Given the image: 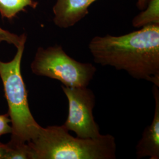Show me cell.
Returning a JSON list of instances; mask_svg holds the SVG:
<instances>
[{"label":"cell","mask_w":159,"mask_h":159,"mask_svg":"<svg viewBox=\"0 0 159 159\" xmlns=\"http://www.w3.org/2000/svg\"><path fill=\"white\" fill-rule=\"evenodd\" d=\"M97 0H56L53 6V22L61 29H68L89 14V7Z\"/></svg>","instance_id":"cell-6"},{"label":"cell","mask_w":159,"mask_h":159,"mask_svg":"<svg viewBox=\"0 0 159 159\" xmlns=\"http://www.w3.org/2000/svg\"><path fill=\"white\" fill-rule=\"evenodd\" d=\"M31 69L37 75L57 80L70 87H87L97 71L93 64L74 60L58 45L39 47Z\"/></svg>","instance_id":"cell-4"},{"label":"cell","mask_w":159,"mask_h":159,"mask_svg":"<svg viewBox=\"0 0 159 159\" xmlns=\"http://www.w3.org/2000/svg\"><path fill=\"white\" fill-rule=\"evenodd\" d=\"M24 34L18 35L17 34H14L6 30L2 29L0 27V43L5 41L8 44L16 46L17 48L22 40Z\"/></svg>","instance_id":"cell-11"},{"label":"cell","mask_w":159,"mask_h":159,"mask_svg":"<svg viewBox=\"0 0 159 159\" xmlns=\"http://www.w3.org/2000/svg\"><path fill=\"white\" fill-rule=\"evenodd\" d=\"M37 5L35 0H0V14L2 18L11 20L26 7L35 8Z\"/></svg>","instance_id":"cell-9"},{"label":"cell","mask_w":159,"mask_h":159,"mask_svg":"<svg viewBox=\"0 0 159 159\" xmlns=\"http://www.w3.org/2000/svg\"><path fill=\"white\" fill-rule=\"evenodd\" d=\"M33 159H115L116 143L110 134L94 139L72 136L61 125L40 127L28 142Z\"/></svg>","instance_id":"cell-2"},{"label":"cell","mask_w":159,"mask_h":159,"mask_svg":"<svg viewBox=\"0 0 159 159\" xmlns=\"http://www.w3.org/2000/svg\"><path fill=\"white\" fill-rule=\"evenodd\" d=\"M7 144L4 159H33L32 152L28 143L11 140Z\"/></svg>","instance_id":"cell-10"},{"label":"cell","mask_w":159,"mask_h":159,"mask_svg":"<svg viewBox=\"0 0 159 159\" xmlns=\"http://www.w3.org/2000/svg\"><path fill=\"white\" fill-rule=\"evenodd\" d=\"M151 24H159V0H149L146 8L132 20V25L135 28Z\"/></svg>","instance_id":"cell-8"},{"label":"cell","mask_w":159,"mask_h":159,"mask_svg":"<svg viewBox=\"0 0 159 159\" xmlns=\"http://www.w3.org/2000/svg\"><path fill=\"white\" fill-rule=\"evenodd\" d=\"M149 0H137V7L140 10H144L148 6Z\"/></svg>","instance_id":"cell-13"},{"label":"cell","mask_w":159,"mask_h":159,"mask_svg":"<svg viewBox=\"0 0 159 159\" xmlns=\"http://www.w3.org/2000/svg\"><path fill=\"white\" fill-rule=\"evenodd\" d=\"M10 123L11 122L8 114H0V137L4 134H11L12 129Z\"/></svg>","instance_id":"cell-12"},{"label":"cell","mask_w":159,"mask_h":159,"mask_svg":"<svg viewBox=\"0 0 159 159\" xmlns=\"http://www.w3.org/2000/svg\"><path fill=\"white\" fill-rule=\"evenodd\" d=\"M159 87L153 85V94L155 101L153 119L142 133L136 146L137 159L148 157L150 159H159Z\"/></svg>","instance_id":"cell-7"},{"label":"cell","mask_w":159,"mask_h":159,"mask_svg":"<svg viewBox=\"0 0 159 159\" xmlns=\"http://www.w3.org/2000/svg\"><path fill=\"white\" fill-rule=\"evenodd\" d=\"M7 149V144L0 143V159H4Z\"/></svg>","instance_id":"cell-14"},{"label":"cell","mask_w":159,"mask_h":159,"mask_svg":"<svg viewBox=\"0 0 159 159\" xmlns=\"http://www.w3.org/2000/svg\"><path fill=\"white\" fill-rule=\"evenodd\" d=\"M94 61L124 70L159 87V24L120 36H96L89 44Z\"/></svg>","instance_id":"cell-1"},{"label":"cell","mask_w":159,"mask_h":159,"mask_svg":"<svg viewBox=\"0 0 159 159\" xmlns=\"http://www.w3.org/2000/svg\"><path fill=\"white\" fill-rule=\"evenodd\" d=\"M61 89L68 102V116L63 126L80 138L94 139L100 136V128L93 113L96 105L93 91L87 87H70L62 85Z\"/></svg>","instance_id":"cell-5"},{"label":"cell","mask_w":159,"mask_h":159,"mask_svg":"<svg viewBox=\"0 0 159 159\" xmlns=\"http://www.w3.org/2000/svg\"><path fill=\"white\" fill-rule=\"evenodd\" d=\"M27 40L24 34L13 59L8 62L0 60V77L8 105L11 122V140L28 143L36 136L41 125L35 120L29 107L27 91L21 71V64Z\"/></svg>","instance_id":"cell-3"}]
</instances>
